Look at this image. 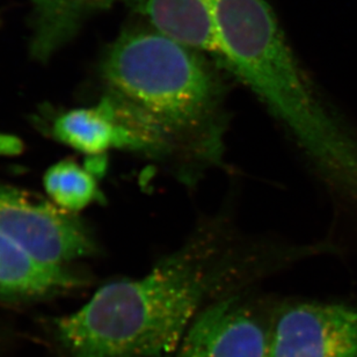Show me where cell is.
I'll return each instance as SVG.
<instances>
[{"mask_svg":"<svg viewBox=\"0 0 357 357\" xmlns=\"http://www.w3.org/2000/svg\"><path fill=\"white\" fill-rule=\"evenodd\" d=\"M22 149L21 142L13 136L0 135V155H15Z\"/></svg>","mask_w":357,"mask_h":357,"instance_id":"cell-12","label":"cell"},{"mask_svg":"<svg viewBox=\"0 0 357 357\" xmlns=\"http://www.w3.org/2000/svg\"><path fill=\"white\" fill-rule=\"evenodd\" d=\"M201 54L159 31L134 29L122 33L103 59L108 94L165 149L185 142L216 152L220 85Z\"/></svg>","mask_w":357,"mask_h":357,"instance_id":"cell-2","label":"cell"},{"mask_svg":"<svg viewBox=\"0 0 357 357\" xmlns=\"http://www.w3.org/2000/svg\"><path fill=\"white\" fill-rule=\"evenodd\" d=\"M31 7V56L40 62L76 38L89 17L109 10L116 0H28Z\"/></svg>","mask_w":357,"mask_h":357,"instance_id":"cell-9","label":"cell"},{"mask_svg":"<svg viewBox=\"0 0 357 357\" xmlns=\"http://www.w3.org/2000/svg\"><path fill=\"white\" fill-rule=\"evenodd\" d=\"M68 267L45 265L0 232V301H29L79 284Z\"/></svg>","mask_w":357,"mask_h":357,"instance_id":"cell-8","label":"cell"},{"mask_svg":"<svg viewBox=\"0 0 357 357\" xmlns=\"http://www.w3.org/2000/svg\"><path fill=\"white\" fill-rule=\"evenodd\" d=\"M43 185L54 204L68 213H78L102 197L96 176L70 159L52 165Z\"/></svg>","mask_w":357,"mask_h":357,"instance_id":"cell-11","label":"cell"},{"mask_svg":"<svg viewBox=\"0 0 357 357\" xmlns=\"http://www.w3.org/2000/svg\"><path fill=\"white\" fill-rule=\"evenodd\" d=\"M52 131L59 142L91 157L110 149L162 151L158 142L109 94L96 107L63 114Z\"/></svg>","mask_w":357,"mask_h":357,"instance_id":"cell-7","label":"cell"},{"mask_svg":"<svg viewBox=\"0 0 357 357\" xmlns=\"http://www.w3.org/2000/svg\"><path fill=\"white\" fill-rule=\"evenodd\" d=\"M217 234H201L141 278L103 285L59 318L64 357L173 356L203 303L236 264Z\"/></svg>","mask_w":357,"mask_h":357,"instance_id":"cell-1","label":"cell"},{"mask_svg":"<svg viewBox=\"0 0 357 357\" xmlns=\"http://www.w3.org/2000/svg\"><path fill=\"white\" fill-rule=\"evenodd\" d=\"M267 357H357V310L328 303L285 306L268 330Z\"/></svg>","mask_w":357,"mask_h":357,"instance_id":"cell-5","label":"cell"},{"mask_svg":"<svg viewBox=\"0 0 357 357\" xmlns=\"http://www.w3.org/2000/svg\"><path fill=\"white\" fill-rule=\"evenodd\" d=\"M130 3L155 31L217 59L206 0H130Z\"/></svg>","mask_w":357,"mask_h":357,"instance_id":"cell-10","label":"cell"},{"mask_svg":"<svg viewBox=\"0 0 357 357\" xmlns=\"http://www.w3.org/2000/svg\"><path fill=\"white\" fill-rule=\"evenodd\" d=\"M0 232L45 265L66 267L92 255L94 243L75 213L0 185Z\"/></svg>","mask_w":357,"mask_h":357,"instance_id":"cell-4","label":"cell"},{"mask_svg":"<svg viewBox=\"0 0 357 357\" xmlns=\"http://www.w3.org/2000/svg\"><path fill=\"white\" fill-rule=\"evenodd\" d=\"M217 59L252 91L297 66L266 0H206Z\"/></svg>","mask_w":357,"mask_h":357,"instance_id":"cell-3","label":"cell"},{"mask_svg":"<svg viewBox=\"0 0 357 357\" xmlns=\"http://www.w3.org/2000/svg\"><path fill=\"white\" fill-rule=\"evenodd\" d=\"M268 330L237 298H225L199 311L173 356L267 357Z\"/></svg>","mask_w":357,"mask_h":357,"instance_id":"cell-6","label":"cell"}]
</instances>
